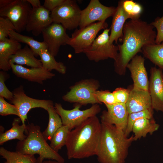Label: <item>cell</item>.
<instances>
[{"label":"cell","instance_id":"6da1fadb","mask_svg":"<svg viewBox=\"0 0 163 163\" xmlns=\"http://www.w3.org/2000/svg\"><path fill=\"white\" fill-rule=\"evenodd\" d=\"M154 27L139 18L126 21L123 27L122 43L117 44L118 53L114 61L115 72L124 75L126 66L137 54L142 52L143 47L155 44L156 33Z\"/></svg>","mask_w":163,"mask_h":163},{"label":"cell","instance_id":"7a4b0ae2","mask_svg":"<svg viewBox=\"0 0 163 163\" xmlns=\"http://www.w3.org/2000/svg\"><path fill=\"white\" fill-rule=\"evenodd\" d=\"M101 123L95 116L90 117L70 131L66 146L69 159H81L97 155Z\"/></svg>","mask_w":163,"mask_h":163},{"label":"cell","instance_id":"3957f363","mask_svg":"<svg viewBox=\"0 0 163 163\" xmlns=\"http://www.w3.org/2000/svg\"><path fill=\"white\" fill-rule=\"evenodd\" d=\"M101 133L96 155L100 163H125L133 135L126 137L114 125L101 123Z\"/></svg>","mask_w":163,"mask_h":163},{"label":"cell","instance_id":"277c9868","mask_svg":"<svg viewBox=\"0 0 163 163\" xmlns=\"http://www.w3.org/2000/svg\"><path fill=\"white\" fill-rule=\"evenodd\" d=\"M25 133L27 136L24 140L17 142L16 151L24 154L38 155L37 162H41L44 159H48L59 163H64V158L47 143L39 126L33 123L26 125Z\"/></svg>","mask_w":163,"mask_h":163},{"label":"cell","instance_id":"5b68a950","mask_svg":"<svg viewBox=\"0 0 163 163\" xmlns=\"http://www.w3.org/2000/svg\"><path fill=\"white\" fill-rule=\"evenodd\" d=\"M100 86L99 81L94 78L79 81L69 87V91L62 97V100L81 106L91 104H100L95 96V92Z\"/></svg>","mask_w":163,"mask_h":163},{"label":"cell","instance_id":"8992f818","mask_svg":"<svg viewBox=\"0 0 163 163\" xmlns=\"http://www.w3.org/2000/svg\"><path fill=\"white\" fill-rule=\"evenodd\" d=\"M110 30L106 29L96 38L92 43L85 49L84 53L88 59L97 62L111 58L115 61L117 57L118 48L109 41V32Z\"/></svg>","mask_w":163,"mask_h":163},{"label":"cell","instance_id":"52a82bcc","mask_svg":"<svg viewBox=\"0 0 163 163\" xmlns=\"http://www.w3.org/2000/svg\"><path fill=\"white\" fill-rule=\"evenodd\" d=\"M81 106L76 104L73 109L67 110L64 109L60 103H56L54 104V107L61 119L62 125L68 126L71 130L88 118L96 116L101 110L98 104L92 105L89 108L82 110L80 109Z\"/></svg>","mask_w":163,"mask_h":163},{"label":"cell","instance_id":"ba28073f","mask_svg":"<svg viewBox=\"0 0 163 163\" xmlns=\"http://www.w3.org/2000/svg\"><path fill=\"white\" fill-rule=\"evenodd\" d=\"M81 11L75 1L65 0L50 12V16L53 22L60 24L66 29L71 30L79 26Z\"/></svg>","mask_w":163,"mask_h":163},{"label":"cell","instance_id":"9c48e42d","mask_svg":"<svg viewBox=\"0 0 163 163\" xmlns=\"http://www.w3.org/2000/svg\"><path fill=\"white\" fill-rule=\"evenodd\" d=\"M108 26L107 23L104 21L94 22L81 29H76L72 34L67 45L73 49L75 53H83L92 43L99 31L107 29Z\"/></svg>","mask_w":163,"mask_h":163},{"label":"cell","instance_id":"30bf717a","mask_svg":"<svg viewBox=\"0 0 163 163\" xmlns=\"http://www.w3.org/2000/svg\"><path fill=\"white\" fill-rule=\"evenodd\" d=\"M12 92L13 97L10 102L17 108L22 124H25L27 114L32 109L41 108L47 110L49 107L54 105L51 100L36 99L28 96L22 85L16 88Z\"/></svg>","mask_w":163,"mask_h":163},{"label":"cell","instance_id":"8fae6325","mask_svg":"<svg viewBox=\"0 0 163 163\" xmlns=\"http://www.w3.org/2000/svg\"><path fill=\"white\" fill-rule=\"evenodd\" d=\"M27 0H14L10 4L0 8V16L8 18L18 33L26 30L27 20L32 10Z\"/></svg>","mask_w":163,"mask_h":163},{"label":"cell","instance_id":"7c38bea8","mask_svg":"<svg viewBox=\"0 0 163 163\" xmlns=\"http://www.w3.org/2000/svg\"><path fill=\"white\" fill-rule=\"evenodd\" d=\"M116 9L114 7L103 5L99 0H91L87 6L81 11L79 29L96 21H105L108 18L112 16Z\"/></svg>","mask_w":163,"mask_h":163},{"label":"cell","instance_id":"4fadbf2b","mask_svg":"<svg viewBox=\"0 0 163 163\" xmlns=\"http://www.w3.org/2000/svg\"><path fill=\"white\" fill-rule=\"evenodd\" d=\"M66 30L61 24L53 22L42 31L43 41L48 46V51L54 57L57 55L60 46L67 45L70 38Z\"/></svg>","mask_w":163,"mask_h":163},{"label":"cell","instance_id":"5bb4252c","mask_svg":"<svg viewBox=\"0 0 163 163\" xmlns=\"http://www.w3.org/2000/svg\"><path fill=\"white\" fill-rule=\"evenodd\" d=\"M107 110L102 112L101 122L114 125L124 132L126 129L129 113L126 104L116 103L105 105Z\"/></svg>","mask_w":163,"mask_h":163},{"label":"cell","instance_id":"9a60e30c","mask_svg":"<svg viewBox=\"0 0 163 163\" xmlns=\"http://www.w3.org/2000/svg\"><path fill=\"white\" fill-rule=\"evenodd\" d=\"M163 69L152 67L150 69L148 91L152 109L163 112Z\"/></svg>","mask_w":163,"mask_h":163},{"label":"cell","instance_id":"2e32d148","mask_svg":"<svg viewBox=\"0 0 163 163\" xmlns=\"http://www.w3.org/2000/svg\"><path fill=\"white\" fill-rule=\"evenodd\" d=\"M53 23L50 12L43 5L32 8L28 18L26 30L28 32L31 31L34 35L37 36Z\"/></svg>","mask_w":163,"mask_h":163},{"label":"cell","instance_id":"e0dca14e","mask_svg":"<svg viewBox=\"0 0 163 163\" xmlns=\"http://www.w3.org/2000/svg\"><path fill=\"white\" fill-rule=\"evenodd\" d=\"M145 59L141 55H136L127 64L133 81V88L148 91L149 80L144 65Z\"/></svg>","mask_w":163,"mask_h":163},{"label":"cell","instance_id":"ac0fdd59","mask_svg":"<svg viewBox=\"0 0 163 163\" xmlns=\"http://www.w3.org/2000/svg\"><path fill=\"white\" fill-rule=\"evenodd\" d=\"M9 64L12 72L17 77L39 84H42L44 81L51 79L55 75L43 67L27 68L21 65Z\"/></svg>","mask_w":163,"mask_h":163},{"label":"cell","instance_id":"d6986e66","mask_svg":"<svg viewBox=\"0 0 163 163\" xmlns=\"http://www.w3.org/2000/svg\"><path fill=\"white\" fill-rule=\"evenodd\" d=\"M129 96L126 104L129 114L146 109L153 110L148 91L130 88Z\"/></svg>","mask_w":163,"mask_h":163},{"label":"cell","instance_id":"ffe728a7","mask_svg":"<svg viewBox=\"0 0 163 163\" xmlns=\"http://www.w3.org/2000/svg\"><path fill=\"white\" fill-rule=\"evenodd\" d=\"M123 0H120L118 2L115 11L112 16L109 38L110 42L111 43H113L114 42L117 43L118 40L122 38L123 28L126 21L130 19L129 16L123 8Z\"/></svg>","mask_w":163,"mask_h":163},{"label":"cell","instance_id":"44dd1931","mask_svg":"<svg viewBox=\"0 0 163 163\" xmlns=\"http://www.w3.org/2000/svg\"><path fill=\"white\" fill-rule=\"evenodd\" d=\"M21 48L20 43L11 38L0 41V69L6 72L11 68L10 57Z\"/></svg>","mask_w":163,"mask_h":163},{"label":"cell","instance_id":"7402d4cb","mask_svg":"<svg viewBox=\"0 0 163 163\" xmlns=\"http://www.w3.org/2000/svg\"><path fill=\"white\" fill-rule=\"evenodd\" d=\"M34 51L26 45L9 58V63L20 65H26L31 68L43 67L40 59L35 57Z\"/></svg>","mask_w":163,"mask_h":163},{"label":"cell","instance_id":"603a6c76","mask_svg":"<svg viewBox=\"0 0 163 163\" xmlns=\"http://www.w3.org/2000/svg\"><path fill=\"white\" fill-rule=\"evenodd\" d=\"M159 125L154 119L142 118L136 120L134 123L132 132L133 133L134 141L145 137L147 134L152 135L159 129Z\"/></svg>","mask_w":163,"mask_h":163},{"label":"cell","instance_id":"cb8c5ba5","mask_svg":"<svg viewBox=\"0 0 163 163\" xmlns=\"http://www.w3.org/2000/svg\"><path fill=\"white\" fill-rule=\"evenodd\" d=\"M21 120L19 117L14 118L12 123V127L5 132H1L0 134V145L14 139L19 141L24 140L27 137L24 133L26 129L25 124L20 125Z\"/></svg>","mask_w":163,"mask_h":163},{"label":"cell","instance_id":"d4e9b609","mask_svg":"<svg viewBox=\"0 0 163 163\" xmlns=\"http://www.w3.org/2000/svg\"><path fill=\"white\" fill-rule=\"evenodd\" d=\"M142 50L145 57L158 68L163 69V42L159 44L145 45Z\"/></svg>","mask_w":163,"mask_h":163},{"label":"cell","instance_id":"484cf974","mask_svg":"<svg viewBox=\"0 0 163 163\" xmlns=\"http://www.w3.org/2000/svg\"><path fill=\"white\" fill-rule=\"evenodd\" d=\"M8 37L19 43H24L28 45L34 51L35 56H38L41 50H48V46L44 41H38L32 37L21 34L14 30L9 31Z\"/></svg>","mask_w":163,"mask_h":163},{"label":"cell","instance_id":"4316f807","mask_svg":"<svg viewBox=\"0 0 163 163\" xmlns=\"http://www.w3.org/2000/svg\"><path fill=\"white\" fill-rule=\"evenodd\" d=\"M46 111L49 115L48 123L46 128L42 133L47 141H50L54 134L62 125V124L61 119L54 105L49 107Z\"/></svg>","mask_w":163,"mask_h":163},{"label":"cell","instance_id":"83f0119b","mask_svg":"<svg viewBox=\"0 0 163 163\" xmlns=\"http://www.w3.org/2000/svg\"><path fill=\"white\" fill-rule=\"evenodd\" d=\"M42 64L43 67L46 70L51 72L55 70L62 74H65L66 72V67L64 63L58 62L48 50H42L38 53Z\"/></svg>","mask_w":163,"mask_h":163},{"label":"cell","instance_id":"f1b7e54d","mask_svg":"<svg viewBox=\"0 0 163 163\" xmlns=\"http://www.w3.org/2000/svg\"><path fill=\"white\" fill-rule=\"evenodd\" d=\"M0 155L8 163H36L37 159L34 155L24 154L19 152H11L4 147L0 148Z\"/></svg>","mask_w":163,"mask_h":163},{"label":"cell","instance_id":"f546056e","mask_svg":"<svg viewBox=\"0 0 163 163\" xmlns=\"http://www.w3.org/2000/svg\"><path fill=\"white\" fill-rule=\"evenodd\" d=\"M71 130L67 126L62 125L53 135L50 140V146L56 152L66 145L68 136Z\"/></svg>","mask_w":163,"mask_h":163},{"label":"cell","instance_id":"4dcf8cb0","mask_svg":"<svg viewBox=\"0 0 163 163\" xmlns=\"http://www.w3.org/2000/svg\"><path fill=\"white\" fill-rule=\"evenodd\" d=\"M153 110L150 109H146L129 114L127 127L124 132L125 135L128 137L132 132L133 124L136 120L142 118L153 119Z\"/></svg>","mask_w":163,"mask_h":163},{"label":"cell","instance_id":"1f68e13d","mask_svg":"<svg viewBox=\"0 0 163 163\" xmlns=\"http://www.w3.org/2000/svg\"><path fill=\"white\" fill-rule=\"evenodd\" d=\"M123 5L125 11L129 15L130 20L139 19L143 8L139 4L132 0H123Z\"/></svg>","mask_w":163,"mask_h":163},{"label":"cell","instance_id":"d6a6232c","mask_svg":"<svg viewBox=\"0 0 163 163\" xmlns=\"http://www.w3.org/2000/svg\"><path fill=\"white\" fill-rule=\"evenodd\" d=\"M95 97L100 104L106 105L116 104L112 92L108 90H97L95 93Z\"/></svg>","mask_w":163,"mask_h":163},{"label":"cell","instance_id":"836d02e7","mask_svg":"<svg viewBox=\"0 0 163 163\" xmlns=\"http://www.w3.org/2000/svg\"><path fill=\"white\" fill-rule=\"evenodd\" d=\"M9 77L6 72L0 71V97L11 101L13 97V93L7 88L5 84V81Z\"/></svg>","mask_w":163,"mask_h":163},{"label":"cell","instance_id":"e575fe53","mask_svg":"<svg viewBox=\"0 0 163 163\" xmlns=\"http://www.w3.org/2000/svg\"><path fill=\"white\" fill-rule=\"evenodd\" d=\"M15 30V27L8 18L0 17V41H4L9 36V31Z\"/></svg>","mask_w":163,"mask_h":163},{"label":"cell","instance_id":"d590c367","mask_svg":"<svg viewBox=\"0 0 163 163\" xmlns=\"http://www.w3.org/2000/svg\"><path fill=\"white\" fill-rule=\"evenodd\" d=\"M0 115L6 116L10 115H17L19 117L18 110L14 105L9 104L5 101L4 98L0 97Z\"/></svg>","mask_w":163,"mask_h":163},{"label":"cell","instance_id":"8d00e7d4","mask_svg":"<svg viewBox=\"0 0 163 163\" xmlns=\"http://www.w3.org/2000/svg\"><path fill=\"white\" fill-rule=\"evenodd\" d=\"M130 90L118 88L112 92L116 103L125 104L127 102L129 96Z\"/></svg>","mask_w":163,"mask_h":163},{"label":"cell","instance_id":"74e56055","mask_svg":"<svg viewBox=\"0 0 163 163\" xmlns=\"http://www.w3.org/2000/svg\"><path fill=\"white\" fill-rule=\"evenodd\" d=\"M157 31L155 44H159L163 42V15L161 17H157L150 23Z\"/></svg>","mask_w":163,"mask_h":163},{"label":"cell","instance_id":"f35d334b","mask_svg":"<svg viewBox=\"0 0 163 163\" xmlns=\"http://www.w3.org/2000/svg\"><path fill=\"white\" fill-rule=\"evenodd\" d=\"M65 0H45L43 6L50 12L62 4Z\"/></svg>","mask_w":163,"mask_h":163},{"label":"cell","instance_id":"ab89813d","mask_svg":"<svg viewBox=\"0 0 163 163\" xmlns=\"http://www.w3.org/2000/svg\"><path fill=\"white\" fill-rule=\"evenodd\" d=\"M29 3L31 5L33 8H37L41 5L39 0H27Z\"/></svg>","mask_w":163,"mask_h":163},{"label":"cell","instance_id":"60d3db41","mask_svg":"<svg viewBox=\"0 0 163 163\" xmlns=\"http://www.w3.org/2000/svg\"><path fill=\"white\" fill-rule=\"evenodd\" d=\"M14 0H0V8L6 7L12 3Z\"/></svg>","mask_w":163,"mask_h":163},{"label":"cell","instance_id":"b9f144b4","mask_svg":"<svg viewBox=\"0 0 163 163\" xmlns=\"http://www.w3.org/2000/svg\"><path fill=\"white\" fill-rule=\"evenodd\" d=\"M36 163H59L56 161H53L51 160H48L47 161H43L41 162H39L37 161ZM80 163H83L82 162H80Z\"/></svg>","mask_w":163,"mask_h":163},{"label":"cell","instance_id":"7bdbcfd3","mask_svg":"<svg viewBox=\"0 0 163 163\" xmlns=\"http://www.w3.org/2000/svg\"><path fill=\"white\" fill-rule=\"evenodd\" d=\"M4 163H8V162H7V161H6Z\"/></svg>","mask_w":163,"mask_h":163}]
</instances>
